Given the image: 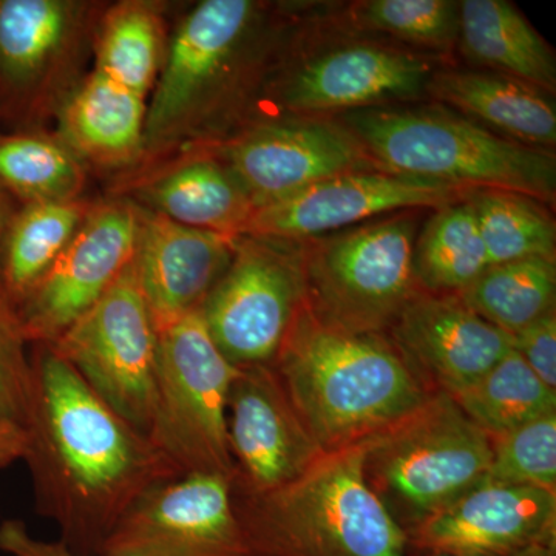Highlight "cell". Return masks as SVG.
Masks as SVG:
<instances>
[{"mask_svg": "<svg viewBox=\"0 0 556 556\" xmlns=\"http://www.w3.org/2000/svg\"><path fill=\"white\" fill-rule=\"evenodd\" d=\"M24 463L39 517L78 556H98L139 495L181 477L148 434L127 422L50 345L31 354Z\"/></svg>", "mask_w": 556, "mask_h": 556, "instance_id": "obj_1", "label": "cell"}, {"mask_svg": "<svg viewBox=\"0 0 556 556\" xmlns=\"http://www.w3.org/2000/svg\"><path fill=\"white\" fill-rule=\"evenodd\" d=\"M273 368L325 453L362 444L437 393L387 334L331 327L306 300Z\"/></svg>", "mask_w": 556, "mask_h": 556, "instance_id": "obj_2", "label": "cell"}, {"mask_svg": "<svg viewBox=\"0 0 556 556\" xmlns=\"http://www.w3.org/2000/svg\"><path fill=\"white\" fill-rule=\"evenodd\" d=\"M233 503L262 556H408L407 533L365 479L364 442L321 453L270 492L233 493Z\"/></svg>", "mask_w": 556, "mask_h": 556, "instance_id": "obj_3", "label": "cell"}, {"mask_svg": "<svg viewBox=\"0 0 556 556\" xmlns=\"http://www.w3.org/2000/svg\"><path fill=\"white\" fill-rule=\"evenodd\" d=\"M345 127L380 170L463 189L522 193L552 204L556 163L445 109L376 108L346 113Z\"/></svg>", "mask_w": 556, "mask_h": 556, "instance_id": "obj_4", "label": "cell"}, {"mask_svg": "<svg viewBox=\"0 0 556 556\" xmlns=\"http://www.w3.org/2000/svg\"><path fill=\"white\" fill-rule=\"evenodd\" d=\"M490 459L492 438L441 391L364 441L369 489L405 533L482 484Z\"/></svg>", "mask_w": 556, "mask_h": 556, "instance_id": "obj_5", "label": "cell"}, {"mask_svg": "<svg viewBox=\"0 0 556 556\" xmlns=\"http://www.w3.org/2000/svg\"><path fill=\"white\" fill-rule=\"evenodd\" d=\"M416 211L302 241L306 305L325 324L387 334L416 294Z\"/></svg>", "mask_w": 556, "mask_h": 556, "instance_id": "obj_6", "label": "cell"}, {"mask_svg": "<svg viewBox=\"0 0 556 556\" xmlns=\"http://www.w3.org/2000/svg\"><path fill=\"white\" fill-rule=\"evenodd\" d=\"M237 369L215 345L201 311L159 328L149 438L178 475L232 479L228 397Z\"/></svg>", "mask_w": 556, "mask_h": 556, "instance_id": "obj_7", "label": "cell"}, {"mask_svg": "<svg viewBox=\"0 0 556 556\" xmlns=\"http://www.w3.org/2000/svg\"><path fill=\"white\" fill-rule=\"evenodd\" d=\"M305 300L302 244L240 236L201 316L230 364L273 365Z\"/></svg>", "mask_w": 556, "mask_h": 556, "instance_id": "obj_8", "label": "cell"}, {"mask_svg": "<svg viewBox=\"0 0 556 556\" xmlns=\"http://www.w3.org/2000/svg\"><path fill=\"white\" fill-rule=\"evenodd\" d=\"M50 346L109 407L149 437L159 329L139 289L134 260Z\"/></svg>", "mask_w": 556, "mask_h": 556, "instance_id": "obj_9", "label": "cell"}, {"mask_svg": "<svg viewBox=\"0 0 556 556\" xmlns=\"http://www.w3.org/2000/svg\"><path fill=\"white\" fill-rule=\"evenodd\" d=\"M98 556H262L244 532L232 479L188 473L150 486L105 538Z\"/></svg>", "mask_w": 556, "mask_h": 556, "instance_id": "obj_10", "label": "cell"}, {"mask_svg": "<svg viewBox=\"0 0 556 556\" xmlns=\"http://www.w3.org/2000/svg\"><path fill=\"white\" fill-rule=\"evenodd\" d=\"M471 192L380 169L348 172L255 208L243 236L302 243L379 215L447 206Z\"/></svg>", "mask_w": 556, "mask_h": 556, "instance_id": "obj_11", "label": "cell"}, {"mask_svg": "<svg viewBox=\"0 0 556 556\" xmlns=\"http://www.w3.org/2000/svg\"><path fill=\"white\" fill-rule=\"evenodd\" d=\"M139 208L112 203L90 211L53 266L17 306L28 343L50 345L87 313L137 251Z\"/></svg>", "mask_w": 556, "mask_h": 556, "instance_id": "obj_12", "label": "cell"}, {"mask_svg": "<svg viewBox=\"0 0 556 556\" xmlns=\"http://www.w3.org/2000/svg\"><path fill=\"white\" fill-rule=\"evenodd\" d=\"M257 11L251 0H204L190 11L156 79L144 144L177 137L201 115L233 67Z\"/></svg>", "mask_w": 556, "mask_h": 556, "instance_id": "obj_13", "label": "cell"}, {"mask_svg": "<svg viewBox=\"0 0 556 556\" xmlns=\"http://www.w3.org/2000/svg\"><path fill=\"white\" fill-rule=\"evenodd\" d=\"M232 490L260 495L298 479L321 448L273 365L239 367L228 397Z\"/></svg>", "mask_w": 556, "mask_h": 556, "instance_id": "obj_14", "label": "cell"}, {"mask_svg": "<svg viewBox=\"0 0 556 556\" xmlns=\"http://www.w3.org/2000/svg\"><path fill=\"white\" fill-rule=\"evenodd\" d=\"M223 161L255 208L295 195L336 175L376 169L356 137L327 119L266 123L229 142Z\"/></svg>", "mask_w": 556, "mask_h": 556, "instance_id": "obj_15", "label": "cell"}, {"mask_svg": "<svg viewBox=\"0 0 556 556\" xmlns=\"http://www.w3.org/2000/svg\"><path fill=\"white\" fill-rule=\"evenodd\" d=\"M408 556H515L556 544V493L482 482L407 533Z\"/></svg>", "mask_w": 556, "mask_h": 556, "instance_id": "obj_16", "label": "cell"}, {"mask_svg": "<svg viewBox=\"0 0 556 556\" xmlns=\"http://www.w3.org/2000/svg\"><path fill=\"white\" fill-rule=\"evenodd\" d=\"M387 336L428 386L452 397L514 350V336L479 317L456 294L417 291Z\"/></svg>", "mask_w": 556, "mask_h": 556, "instance_id": "obj_17", "label": "cell"}, {"mask_svg": "<svg viewBox=\"0 0 556 556\" xmlns=\"http://www.w3.org/2000/svg\"><path fill=\"white\" fill-rule=\"evenodd\" d=\"M434 75L433 65L405 51L350 43L314 58L285 83V108L303 116L383 108L415 100Z\"/></svg>", "mask_w": 556, "mask_h": 556, "instance_id": "obj_18", "label": "cell"}, {"mask_svg": "<svg viewBox=\"0 0 556 556\" xmlns=\"http://www.w3.org/2000/svg\"><path fill=\"white\" fill-rule=\"evenodd\" d=\"M236 240L139 208L135 273L156 329L203 308L228 269Z\"/></svg>", "mask_w": 556, "mask_h": 556, "instance_id": "obj_19", "label": "cell"}, {"mask_svg": "<svg viewBox=\"0 0 556 556\" xmlns=\"http://www.w3.org/2000/svg\"><path fill=\"white\" fill-rule=\"evenodd\" d=\"M428 93L519 144L547 150L556 142V109L536 87L493 72H434Z\"/></svg>", "mask_w": 556, "mask_h": 556, "instance_id": "obj_20", "label": "cell"}, {"mask_svg": "<svg viewBox=\"0 0 556 556\" xmlns=\"http://www.w3.org/2000/svg\"><path fill=\"white\" fill-rule=\"evenodd\" d=\"M149 211L189 226L240 237L254 214V201L223 160L192 159L150 179L139 192Z\"/></svg>", "mask_w": 556, "mask_h": 556, "instance_id": "obj_21", "label": "cell"}, {"mask_svg": "<svg viewBox=\"0 0 556 556\" xmlns=\"http://www.w3.org/2000/svg\"><path fill=\"white\" fill-rule=\"evenodd\" d=\"M459 43L475 64L536 87L556 89L554 50L506 0L459 2Z\"/></svg>", "mask_w": 556, "mask_h": 556, "instance_id": "obj_22", "label": "cell"}, {"mask_svg": "<svg viewBox=\"0 0 556 556\" xmlns=\"http://www.w3.org/2000/svg\"><path fill=\"white\" fill-rule=\"evenodd\" d=\"M144 100L100 72L73 94L62 113L70 148L102 164L127 163L146 141Z\"/></svg>", "mask_w": 556, "mask_h": 556, "instance_id": "obj_23", "label": "cell"}, {"mask_svg": "<svg viewBox=\"0 0 556 556\" xmlns=\"http://www.w3.org/2000/svg\"><path fill=\"white\" fill-rule=\"evenodd\" d=\"M89 208L78 200L27 204L11 218L0 243V285L14 306L53 266Z\"/></svg>", "mask_w": 556, "mask_h": 556, "instance_id": "obj_24", "label": "cell"}, {"mask_svg": "<svg viewBox=\"0 0 556 556\" xmlns=\"http://www.w3.org/2000/svg\"><path fill=\"white\" fill-rule=\"evenodd\" d=\"M489 266L468 200L437 208L416 237L413 270L419 291L459 295Z\"/></svg>", "mask_w": 556, "mask_h": 556, "instance_id": "obj_25", "label": "cell"}, {"mask_svg": "<svg viewBox=\"0 0 556 556\" xmlns=\"http://www.w3.org/2000/svg\"><path fill=\"white\" fill-rule=\"evenodd\" d=\"M459 298L493 327L515 336L556 311V262L525 258L489 266Z\"/></svg>", "mask_w": 556, "mask_h": 556, "instance_id": "obj_26", "label": "cell"}, {"mask_svg": "<svg viewBox=\"0 0 556 556\" xmlns=\"http://www.w3.org/2000/svg\"><path fill=\"white\" fill-rule=\"evenodd\" d=\"M75 13L61 0H0V75L17 86L40 78L72 38Z\"/></svg>", "mask_w": 556, "mask_h": 556, "instance_id": "obj_27", "label": "cell"}, {"mask_svg": "<svg viewBox=\"0 0 556 556\" xmlns=\"http://www.w3.org/2000/svg\"><path fill=\"white\" fill-rule=\"evenodd\" d=\"M453 399L468 419L492 439L556 413V390L538 378L514 350L475 386Z\"/></svg>", "mask_w": 556, "mask_h": 556, "instance_id": "obj_28", "label": "cell"}, {"mask_svg": "<svg viewBox=\"0 0 556 556\" xmlns=\"http://www.w3.org/2000/svg\"><path fill=\"white\" fill-rule=\"evenodd\" d=\"M490 266L525 258L556 260V225L547 204L508 190L468 197Z\"/></svg>", "mask_w": 556, "mask_h": 556, "instance_id": "obj_29", "label": "cell"}, {"mask_svg": "<svg viewBox=\"0 0 556 556\" xmlns=\"http://www.w3.org/2000/svg\"><path fill=\"white\" fill-rule=\"evenodd\" d=\"M163 64V25L150 7L124 3L110 11L98 42L97 72L146 100Z\"/></svg>", "mask_w": 556, "mask_h": 556, "instance_id": "obj_30", "label": "cell"}, {"mask_svg": "<svg viewBox=\"0 0 556 556\" xmlns=\"http://www.w3.org/2000/svg\"><path fill=\"white\" fill-rule=\"evenodd\" d=\"M0 182L30 203L76 200L86 182L72 150L36 135L0 137Z\"/></svg>", "mask_w": 556, "mask_h": 556, "instance_id": "obj_31", "label": "cell"}, {"mask_svg": "<svg viewBox=\"0 0 556 556\" xmlns=\"http://www.w3.org/2000/svg\"><path fill=\"white\" fill-rule=\"evenodd\" d=\"M358 27L439 51L459 39V2L453 0H368L354 7Z\"/></svg>", "mask_w": 556, "mask_h": 556, "instance_id": "obj_32", "label": "cell"}, {"mask_svg": "<svg viewBox=\"0 0 556 556\" xmlns=\"http://www.w3.org/2000/svg\"><path fill=\"white\" fill-rule=\"evenodd\" d=\"M556 493V413L492 439L484 481Z\"/></svg>", "mask_w": 556, "mask_h": 556, "instance_id": "obj_33", "label": "cell"}, {"mask_svg": "<svg viewBox=\"0 0 556 556\" xmlns=\"http://www.w3.org/2000/svg\"><path fill=\"white\" fill-rule=\"evenodd\" d=\"M16 306L0 285V420L24 427L30 408L33 367Z\"/></svg>", "mask_w": 556, "mask_h": 556, "instance_id": "obj_34", "label": "cell"}, {"mask_svg": "<svg viewBox=\"0 0 556 556\" xmlns=\"http://www.w3.org/2000/svg\"><path fill=\"white\" fill-rule=\"evenodd\" d=\"M514 351L538 378L556 390V311L517 332Z\"/></svg>", "mask_w": 556, "mask_h": 556, "instance_id": "obj_35", "label": "cell"}, {"mask_svg": "<svg viewBox=\"0 0 556 556\" xmlns=\"http://www.w3.org/2000/svg\"><path fill=\"white\" fill-rule=\"evenodd\" d=\"M0 552L9 556H78L60 540L33 535L24 521L13 518L0 522Z\"/></svg>", "mask_w": 556, "mask_h": 556, "instance_id": "obj_36", "label": "cell"}, {"mask_svg": "<svg viewBox=\"0 0 556 556\" xmlns=\"http://www.w3.org/2000/svg\"><path fill=\"white\" fill-rule=\"evenodd\" d=\"M27 434L24 427L0 420V470L24 459Z\"/></svg>", "mask_w": 556, "mask_h": 556, "instance_id": "obj_37", "label": "cell"}, {"mask_svg": "<svg viewBox=\"0 0 556 556\" xmlns=\"http://www.w3.org/2000/svg\"><path fill=\"white\" fill-rule=\"evenodd\" d=\"M11 218H13V215H11L9 201H7L5 195L0 192V241H2L3 236H5Z\"/></svg>", "mask_w": 556, "mask_h": 556, "instance_id": "obj_38", "label": "cell"}, {"mask_svg": "<svg viewBox=\"0 0 556 556\" xmlns=\"http://www.w3.org/2000/svg\"><path fill=\"white\" fill-rule=\"evenodd\" d=\"M433 556H447V555H433ZM515 556H556V544H548V546H536L529 548V551L521 552Z\"/></svg>", "mask_w": 556, "mask_h": 556, "instance_id": "obj_39", "label": "cell"}]
</instances>
